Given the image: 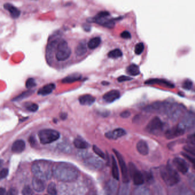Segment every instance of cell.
Returning a JSON list of instances; mask_svg holds the SVG:
<instances>
[{"label": "cell", "instance_id": "cell-58", "mask_svg": "<svg viewBox=\"0 0 195 195\" xmlns=\"http://www.w3.org/2000/svg\"><path fill=\"white\" fill-rule=\"evenodd\" d=\"M109 82H102V84L103 85H108Z\"/></svg>", "mask_w": 195, "mask_h": 195}, {"label": "cell", "instance_id": "cell-57", "mask_svg": "<svg viewBox=\"0 0 195 195\" xmlns=\"http://www.w3.org/2000/svg\"><path fill=\"white\" fill-rule=\"evenodd\" d=\"M5 190L4 188H0V195H5Z\"/></svg>", "mask_w": 195, "mask_h": 195}, {"label": "cell", "instance_id": "cell-49", "mask_svg": "<svg viewBox=\"0 0 195 195\" xmlns=\"http://www.w3.org/2000/svg\"><path fill=\"white\" fill-rule=\"evenodd\" d=\"M132 80V78L129 77V76H121L117 78L118 82H127V81H129Z\"/></svg>", "mask_w": 195, "mask_h": 195}, {"label": "cell", "instance_id": "cell-4", "mask_svg": "<svg viewBox=\"0 0 195 195\" xmlns=\"http://www.w3.org/2000/svg\"><path fill=\"white\" fill-rule=\"evenodd\" d=\"M56 50V59L59 61H64L68 60L71 56V49L68 46V42L63 39L60 40L57 46Z\"/></svg>", "mask_w": 195, "mask_h": 195}, {"label": "cell", "instance_id": "cell-47", "mask_svg": "<svg viewBox=\"0 0 195 195\" xmlns=\"http://www.w3.org/2000/svg\"><path fill=\"white\" fill-rule=\"evenodd\" d=\"M110 15L109 13L107 11H102L98 13V14L94 17L96 18H105Z\"/></svg>", "mask_w": 195, "mask_h": 195}, {"label": "cell", "instance_id": "cell-40", "mask_svg": "<svg viewBox=\"0 0 195 195\" xmlns=\"http://www.w3.org/2000/svg\"><path fill=\"white\" fill-rule=\"evenodd\" d=\"M93 151L96 154H97L99 157L102 158L103 159H105V156L104 153L100 148H98V146L93 145Z\"/></svg>", "mask_w": 195, "mask_h": 195}, {"label": "cell", "instance_id": "cell-5", "mask_svg": "<svg viewBox=\"0 0 195 195\" xmlns=\"http://www.w3.org/2000/svg\"><path fill=\"white\" fill-rule=\"evenodd\" d=\"M38 137L43 144H48L57 140L60 138V133L54 129H45L38 132Z\"/></svg>", "mask_w": 195, "mask_h": 195}, {"label": "cell", "instance_id": "cell-48", "mask_svg": "<svg viewBox=\"0 0 195 195\" xmlns=\"http://www.w3.org/2000/svg\"><path fill=\"white\" fill-rule=\"evenodd\" d=\"M78 157H80L82 158H84V159H86L87 158L91 156V155H89V153L88 152H85V151H82L78 153Z\"/></svg>", "mask_w": 195, "mask_h": 195}, {"label": "cell", "instance_id": "cell-39", "mask_svg": "<svg viewBox=\"0 0 195 195\" xmlns=\"http://www.w3.org/2000/svg\"><path fill=\"white\" fill-rule=\"evenodd\" d=\"M25 86L27 89H31V88L36 87V82H35V80L33 78H28L25 83Z\"/></svg>", "mask_w": 195, "mask_h": 195}, {"label": "cell", "instance_id": "cell-14", "mask_svg": "<svg viewBox=\"0 0 195 195\" xmlns=\"http://www.w3.org/2000/svg\"><path fill=\"white\" fill-rule=\"evenodd\" d=\"M185 132L184 129L179 125L167 130L165 133V136L167 139H172L184 135Z\"/></svg>", "mask_w": 195, "mask_h": 195}, {"label": "cell", "instance_id": "cell-53", "mask_svg": "<svg viewBox=\"0 0 195 195\" xmlns=\"http://www.w3.org/2000/svg\"><path fill=\"white\" fill-rule=\"evenodd\" d=\"M82 27H83V29H84V30H85L87 32H89L91 29V27L89 24H84V25H83Z\"/></svg>", "mask_w": 195, "mask_h": 195}, {"label": "cell", "instance_id": "cell-29", "mask_svg": "<svg viewBox=\"0 0 195 195\" xmlns=\"http://www.w3.org/2000/svg\"><path fill=\"white\" fill-rule=\"evenodd\" d=\"M126 73L130 76H135L139 75L140 73V71L137 65L132 64L127 67Z\"/></svg>", "mask_w": 195, "mask_h": 195}, {"label": "cell", "instance_id": "cell-9", "mask_svg": "<svg viewBox=\"0 0 195 195\" xmlns=\"http://www.w3.org/2000/svg\"><path fill=\"white\" fill-rule=\"evenodd\" d=\"M168 103L155 102L148 105L144 108L143 110L148 113H165Z\"/></svg>", "mask_w": 195, "mask_h": 195}, {"label": "cell", "instance_id": "cell-23", "mask_svg": "<svg viewBox=\"0 0 195 195\" xmlns=\"http://www.w3.org/2000/svg\"><path fill=\"white\" fill-rule=\"evenodd\" d=\"M137 151L142 156H146L149 153V147L148 144L144 140L139 141L136 145Z\"/></svg>", "mask_w": 195, "mask_h": 195}, {"label": "cell", "instance_id": "cell-16", "mask_svg": "<svg viewBox=\"0 0 195 195\" xmlns=\"http://www.w3.org/2000/svg\"><path fill=\"white\" fill-rule=\"evenodd\" d=\"M145 84H159L161 86L167 87L168 88H174V85L172 82H169L168 80L160 78H152L146 80L145 82Z\"/></svg>", "mask_w": 195, "mask_h": 195}, {"label": "cell", "instance_id": "cell-44", "mask_svg": "<svg viewBox=\"0 0 195 195\" xmlns=\"http://www.w3.org/2000/svg\"><path fill=\"white\" fill-rule=\"evenodd\" d=\"M193 85V83L190 80H185L184 82L183 83V88L187 89V90H190Z\"/></svg>", "mask_w": 195, "mask_h": 195}, {"label": "cell", "instance_id": "cell-55", "mask_svg": "<svg viewBox=\"0 0 195 195\" xmlns=\"http://www.w3.org/2000/svg\"><path fill=\"white\" fill-rule=\"evenodd\" d=\"M60 117L62 120H65L67 117V114L66 113H62L60 114Z\"/></svg>", "mask_w": 195, "mask_h": 195}, {"label": "cell", "instance_id": "cell-8", "mask_svg": "<svg viewBox=\"0 0 195 195\" xmlns=\"http://www.w3.org/2000/svg\"><path fill=\"white\" fill-rule=\"evenodd\" d=\"M129 171L134 184L139 186L144 184L145 179L144 176L139 170H138L133 163H129Z\"/></svg>", "mask_w": 195, "mask_h": 195}, {"label": "cell", "instance_id": "cell-32", "mask_svg": "<svg viewBox=\"0 0 195 195\" xmlns=\"http://www.w3.org/2000/svg\"><path fill=\"white\" fill-rule=\"evenodd\" d=\"M134 194L136 195H148L150 194V190L145 187L139 185L134 191Z\"/></svg>", "mask_w": 195, "mask_h": 195}, {"label": "cell", "instance_id": "cell-34", "mask_svg": "<svg viewBox=\"0 0 195 195\" xmlns=\"http://www.w3.org/2000/svg\"><path fill=\"white\" fill-rule=\"evenodd\" d=\"M33 93V91H31V90H29L26 92L22 93L21 94H20L19 96H17L15 98H14L13 99V101H20L22 100V99L25 98H27L29 96H30Z\"/></svg>", "mask_w": 195, "mask_h": 195}, {"label": "cell", "instance_id": "cell-42", "mask_svg": "<svg viewBox=\"0 0 195 195\" xmlns=\"http://www.w3.org/2000/svg\"><path fill=\"white\" fill-rule=\"evenodd\" d=\"M26 108L29 111L32 112H34L38 110V105L35 103H31L30 104H27V105L26 106Z\"/></svg>", "mask_w": 195, "mask_h": 195}, {"label": "cell", "instance_id": "cell-30", "mask_svg": "<svg viewBox=\"0 0 195 195\" xmlns=\"http://www.w3.org/2000/svg\"><path fill=\"white\" fill-rule=\"evenodd\" d=\"M101 38L100 37H95L91 39L88 43V47L90 49H94L100 45Z\"/></svg>", "mask_w": 195, "mask_h": 195}, {"label": "cell", "instance_id": "cell-54", "mask_svg": "<svg viewBox=\"0 0 195 195\" xmlns=\"http://www.w3.org/2000/svg\"><path fill=\"white\" fill-rule=\"evenodd\" d=\"M29 142H30V144H31L32 146L34 145L35 144H36V139L33 136L30 137V138L29 139Z\"/></svg>", "mask_w": 195, "mask_h": 195}, {"label": "cell", "instance_id": "cell-43", "mask_svg": "<svg viewBox=\"0 0 195 195\" xmlns=\"http://www.w3.org/2000/svg\"><path fill=\"white\" fill-rule=\"evenodd\" d=\"M22 193L24 195H32L33 194V192L31 187L29 185L25 186L22 191Z\"/></svg>", "mask_w": 195, "mask_h": 195}, {"label": "cell", "instance_id": "cell-13", "mask_svg": "<svg viewBox=\"0 0 195 195\" xmlns=\"http://www.w3.org/2000/svg\"><path fill=\"white\" fill-rule=\"evenodd\" d=\"M89 22H94L98 25H100L104 27H107L108 29H112L115 26V23L113 19H107L105 18H96L93 17L92 18H88L87 20Z\"/></svg>", "mask_w": 195, "mask_h": 195}, {"label": "cell", "instance_id": "cell-20", "mask_svg": "<svg viewBox=\"0 0 195 195\" xmlns=\"http://www.w3.org/2000/svg\"><path fill=\"white\" fill-rule=\"evenodd\" d=\"M4 8L6 11L10 13V15L11 18L17 19L21 14V11H20L16 6L13 5L10 3H6L4 5Z\"/></svg>", "mask_w": 195, "mask_h": 195}, {"label": "cell", "instance_id": "cell-25", "mask_svg": "<svg viewBox=\"0 0 195 195\" xmlns=\"http://www.w3.org/2000/svg\"><path fill=\"white\" fill-rule=\"evenodd\" d=\"M56 88V85L53 83H50L49 84H47L45 85L44 87L40 88L38 91V95H41V96H46L48 95L50 93L53 92Z\"/></svg>", "mask_w": 195, "mask_h": 195}, {"label": "cell", "instance_id": "cell-46", "mask_svg": "<svg viewBox=\"0 0 195 195\" xmlns=\"http://www.w3.org/2000/svg\"><path fill=\"white\" fill-rule=\"evenodd\" d=\"M187 141L188 144L195 146V134L188 136Z\"/></svg>", "mask_w": 195, "mask_h": 195}, {"label": "cell", "instance_id": "cell-2", "mask_svg": "<svg viewBox=\"0 0 195 195\" xmlns=\"http://www.w3.org/2000/svg\"><path fill=\"white\" fill-rule=\"evenodd\" d=\"M32 172L33 175L44 181L49 180L53 174L52 164L44 160L35 161L32 165Z\"/></svg>", "mask_w": 195, "mask_h": 195}, {"label": "cell", "instance_id": "cell-37", "mask_svg": "<svg viewBox=\"0 0 195 195\" xmlns=\"http://www.w3.org/2000/svg\"><path fill=\"white\" fill-rule=\"evenodd\" d=\"M183 149L187 153L195 156V146L188 144L184 146Z\"/></svg>", "mask_w": 195, "mask_h": 195}, {"label": "cell", "instance_id": "cell-17", "mask_svg": "<svg viewBox=\"0 0 195 195\" xmlns=\"http://www.w3.org/2000/svg\"><path fill=\"white\" fill-rule=\"evenodd\" d=\"M126 134V131L122 128H117L112 131H110L105 134L107 138L112 140H116L124 136Z\"/></svg>", "mask_w": 195, "mask_h": 195}, {"label": "cell", "instance_id": "cell-35", "mask_svg": "<svg viewBox=\"0 0 195 195\" xmlns=\"http://www.w3.org/2000/svg\"><path fill=\"white\" fill-rule=\"evenodd\" d=\"M128 183H124V185L121 186L119 192L120 195H128L129 193L130 187Z\"/></svg>", "mask_w": 195, "mask_h": 195}, {"label": "cell", "instance_id": "cell-51", "mask_svg": "<svg viewBox=\"0 0 195 195\" xmlns=\"http://www.w3.org/2000/svg\"><path fill=\"white\" fill-rule=\"evenodd\" d=\"M120 36L124 39H130L131 38V34L128 31H124L121 33Z\"/></svg>", "mask_w": 195, "mask_h": 195}, {"label": "cell", "instance_id": "cell-3", "mask_svg": "<svg viewBox=\"0 0 195 195\" xmlns=\"http://www.w3.org/2000/svg\"><path fill=\"white\" fill-rule=\"evenodd\" d=\"M160 176L164 183L169 187L176 185L180 181L177 172L169 165L163 166L160 168Z\"/></svg>", "mask_w": 195, "mask_h": 195}, {"label": "cell", "instance_id": "cell-26", "mask_svg": "<svg viewBox=\"0 0 195 195\" xmlns=\"http://www.w3.org/2000/svg\"><path fill=\"white\" fill-rule=\"evenodd\" d=\"M82 76L79 73H73L66 77L62 80V82L65 84H69L79 81L82 79Z\"/></svg>", "mask_w": 195, "mask_h": 195}, {"label": "cell", "instance_id": "cell-22", "mask_svg": "<svg viewBox=\"0 0 195 195\" xmlns=\"http://www.w3.org/2000/svg\"><path fill=\"white\" fill-rule=\"evenodd\" d=\"M25 149V142L22 140H17L13 144L11 151L16 153H20Z\"/></svg>", "mask_w": 195, "mask_h": 195}, {"label": "cell", "instance_id": "cell-27", "mask_svg": "<svg viewBox=\"0 0 195 195\" xmlns=\"http://www.w3.org/2000/svg\"><path fill=\"white\" fill-rule=\"evenodd\" d=\"M117 188V183L114 180H110L105 186V190L108 194H114Z\"/></svg>", "mask_w": 195, "mask_h": 195}, {"label": "cell", "instance_id": "cell-21", "mask_svg": "<svg viewBox=\"0 0 195 195\" xmlns=\"http://www.w3.org/2000/svg\"><path fill=\"white\" fill-rule=\"evenodd\" d=\"M87 46L88 43H87L85 40H82L80 42H79L75 48V52L76 56L80 57L86 54L88 51Z\"/></svg>", "mask_w": 195, "mask_h": 195}, {"label": "cell", "instance_id": "cell-6", "mask_svg": "<svg viewBox=\"0 0 195 195\" xmlns=\"http://www.w3.org/2000/svg\"><path fill=\"white\" fill-rule=\"evenodd\" d=\"M185 108L181 105H179L176 103H169L168 104L167 109L165 113L168 117L173 121L177 120L181 115L183 113Z\"/></svg>", "mask_w": 195, "mask_h": 195}, {"label": "cell", "instance_id": "cell-10", "mask_svg": "<svg viewBox=\"0 0 195 195\" xmlns=\"http://www.w3.org/2000/svg\"><path fill=\"white\" fill-rule=\"evenodd\" d=\"M114 154L116 155V157L118 159L121 171V174H122V179L124 183H129V174H128V170L126 167V164L125 162L124 159L122 155L116 149H113Z\"/></svg>", "mask_w": 195, "mask_h": 195}, {"label": "cell", "instance_id": "cell-15", "mask_svg": "<svg viewBox=\"0 0 195 195\" xmlns=\"http://www.w3.org/2000/svg\"><path fill=\"white\" fill-rule=\"evenodd\" d=\"M173 164L180 172L185 174L188 171V165L184 159L176 157L173 160Z\"/></svg>", "mask_w": 195, "mask_h": 195}, {"label": "cell", "instance_id": "cell-36", "mask_svg": "<svg viewBox=\"0 0 195 195\" xmlns=\"http://www.w3.org/2000/svg\"><path fill=\"white\" fill-rule=\"evenodd\" d=\"M47 192L50 195H55L57 193L56 185L54 183H50L47 188Z\"/></svg>", "mask_w": 195, "mask_h": 195}, {"label": "cell", "instance_id": "cell-50", "mask_svg": "<svg viewBox=\"0 0 195 195\" xmlns=\"http://www.w3.org/2000/svg\"><path fill=\"white\" fill-rule=\"evenodd\" d=\"M8 169L7 168H4L1 170V174H0V177H1V179H4L6 177L8 176Z\"/></svg>", "mask_w": 195, "mask_h": 195}, {"label": "cell", "instance_id": "cell-28", "mask_svg": "<svg viewBox=\"0 0 195 195\" xmlns=\"http://www.w3.org/2000/svg\"><path fill=\"white\" fill-rule=\"evenodd\" d=\"M74 145L79 149H85L89 148V144L82 139L77 138L73 142Z\"/></svg>", "mask_w": 195, "mask_h": 195}, {"label": "cell", "instance_id": "cell-31", "mask_svg": "<svg viewBox=\"0 0 195 195\" xmlns=\"http://www.w3.org/2000/svg\"><path fill=\"white\" fill-rule=\"evenodd\" d=\"M112 175L114 179L116 180H119V168L117 164L116 159L114 158L113 156H112Z\"/></svg>", "mask_w": 195, "mask_h": 195}, {"label": "cell", "instance_id": "cell-56", "mask_svg": "<svg viewBox=\"0 0 195 195\" xmlns=\"http://www.w3.org/2000/svg\"><path fill=\"white\" fill-rule=\"evenodd\" d=\"M16 193V190H15L14 189H11L8 193V194H9V195H15Z\"/></svg>", "mask_w": 195, "mask_h": 195}, {"label": "cell", "instance_id": "cell-41", "mask_svg": "<svg viewBox=\"0 0 195 195\" xmlns=\"http://www.w3.org/2000/svg\"><path fill=\"white\" fill-rule=\"evenodd\" d=\"M59 147L60 150H61L64 152H67V153L69 152V153L71 151V147L70 145L68 144H66V143L59 144Z\"/></svg>", "mask_w": 195, "mask_h": 195}, {"label": "cell", "instance_id": "cell-1", "mask_svg": "<svg viewBox=\"0 0 195 195\" xmlns=\"http://www.w3.org/2000/svg\"><path fill=\"white\" fill-rule=\"evenodd\" d=\"M79 171L69 163H61L53 167V174L58 181L61 182H73L78 179Z\"/></svg>", "mask_w": 195, "mask_h": 195}, {"label": "cell", "instance_id": "cell-33", "mask_svg": "<svg viewBox=\"0 0 195 195\" xmlns=\"http://www.w3.org/2000/svg\"><path fill=\"white\" fill-rule=\"evenodd\" d=\"M123 52L119 49H115L110 51L108 54V56L111 59H117L122 57Z\"/></svg>", "mask_w": 195, "mask_h": 195}, {"label": "cell", "instance_id": "cell-18", "mask_svg": "<svg viewBox=\"0 0 195 195\" xmlns=\"http://www.w3.org/2000/svg\"><path fill=\"white\" fill-rule=\"evenodd\" d=\"M32 187L33 190L36 192L40 193L44 191L46 184L44 182V180L34 176V177L33 179Z\"/></svg>", "mask_w": 195, "mask_h": 195}, {"label": "cell", "instance_id": "cell-59", "mask_svg": "<svg viewBox=\"0 0 195 195\" xmlns=\"http://www.w3.org/2000/svg\"><path fill=\"white\" fill-rule=\"evenodd\" d=\"M34 1H37V0H34Z\"/></svg>", "mask_w": 195, "mask_h": 195}, {"label": "cell", "instance_id": "cell-7", "mask_svg": "<svg viewBox=\"0 0 195 195\" xmlns=\"http://www.w3.org/2000/svg\"><path fill=\"white\" fill-rule=\"evenodd\" d=\"M163 129V123L158 117L153 118L147 124L145 130L152 135H158Z\"/></svg>", "mask_w": 195, "mask_h": 195}, {"label": "cell", "instance_id": "cell-12", "mask_svg": "<svg viewBox=\"0 0 195 195\" xmlns=\"http://www.w3.org/2000/svg\"><path fill=\"white\" fill-rule=\"evenodd\" d=\"M84 164L87 168L94 171L99 170L103 167V162L101 160L91 156L85 159Z\"/></svg>", "mask_w": 195, "mask_h": 195}, {"label": "cell", "instance_id": "cell-52", "mask_svg": "<svg viewBox=\"0 0 195 195\" xmlns=\"http://www.w3.org/2000/svg\"><path fill=\"white\" fill-rule=\"evenodd\" d=\"M130 116V112L129 110H125L120 114V116L123 118H128Z\"/></svg>", "mask_w": 195, "mask_h": 195}, {"label": "cell", "instance_id": "cell-45", "mask_svg": "<svg viewBox=\"0 0 195 195\" xmlns=\"http://www.w3.org/2000/svg\"><path fill=\"white\" fill-rule=\"evenodd\" d=\"M182 155L184 156V157H185L188 160H189L191 162L193 168L195 169V157H192L190 156V155L188 154H187L186 153H184V152H182L181 153Z\"/></svg>", "mask_w": 195, "mask_h": 195}, {"label": "cell", "instance_id": "cell-11", "mask_svg": "<svg viewBox=\"0 0 195 195\" xmlns=\"http://www.w3.org/2000/svg\"><path fill=\"white\" fill-rule=\"evenodd\" d=\"M179 125L185 131L193 128L195 126V114L192 112L186 113Z\"/></svg>", "mask_w": 195, "mask_h": 195}, {"label": "cell", "instance_id": "cell-24", "mask_svg": "<svg viewBox=\"0 0 195 195\" xmlns=\"http://www.w3.org/2000/svg\"><path fill=\"white\" fill-rule=\"evenodd\" d=\"M78 100L81 105L90 106L95 102L96 98L90 94H85L80 96Z\"/></svg>", "mask_w": 195, "mask_h": 195}, {"label": "cell", "instance_id": "cell-19", "mask_svg": "<svg viewBox=\"0 0 195 195\" xmlns=\"http://www.w3.org/2000/svg\"><path fill=\"white\" fill-rule=\"evenodd\" d=\"M120 97V93L117 90H112L103 96V99L107 103H113Z\"/></svg>", "mask_w": 195, "mask_h": 195}, {"label": "cell", "instance_id": "cell-38", "mask_svg": "<svg viewBox=\"0 0 195 195\" xmlns=\"http://www.w3.org/2000/svg\"><path fill=\"white\" fill-rule=\"evenodd\" d=\"M144 49V45L142 43H137L135 46V52L136 54H141Z\"/></svg>", "mask_w": 195, "mask_h": 195}]
</instances>
